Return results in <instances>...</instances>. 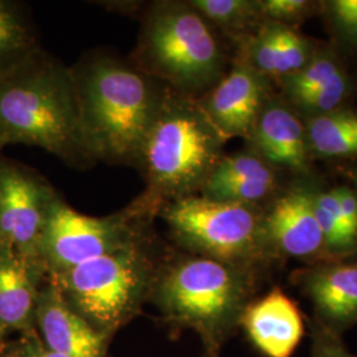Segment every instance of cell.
I'll use <instances>...</instances> for the list:
<instances>
[{
  "instance_id": "1",
  "label": "cell",
  "mask_w": 357,
  "mask_h": 357,
  "mask_svg": "<svg viewBox=\"0 0 357 357\" xmlns=\"http://www.w3.org/2000/svg\"><path fill=\"white\" fill-rule=\"evenodd\" d=\"M8 144L40 147L78 168L98 160L84 128L70 68L43 52L0 79V150Z\"/></svg>"
},
{
  "instance_id": "2",
  "label": "cell",
  "mask_w": 357,
  "mask_h": 357,
  "mask_svg": "<svg viewBox=\"0 0 357 357\" xmlns=\"http://www.w3.org/2000/svg\"><path fill=\"white\" fill-rule=\"evenodd\" d=\"M258 271L202 255L162 261L150 302L174 331L195 332L204 357H220L255 299Z\"/></svg>"
},
{
  "instance_id": "3",
  "label": "cell",
  "mask_w": 357,
  "mask_h": 357,
  "mask_svg": "<svg viewBox=\"0 0 357 357\" xmlns=\"http://www.w3.org/2000/svg\"><path fill=\"white\" fill-rule=\"evenodd\" d=\"M70 70L96 158L135 166L166 86L134 63L105 53L90 54Z\"/></svg>"
},
{
  "instance_id": "4",
  "label": "cell",
  "mask_w": 357,
  "mask_h": 357,
  "mask_svg": "<svg viewBox=\"0 0 357 357\" xmlns=\"http://www.w3.org/2000/svg\"><path fill=\"white\" fill-rule=\"evenodd\" d=\"M225 142L197 98L166 86L135 165L147 183L142 197L159 212L167 203L195 196L222 158Z\"/></svg>"
},
{
  "instance_id": "5",
  "label": "cell",
  "mask_w": 357,
  "mask_h": 357,
  "mask_svg": "<svg viewBox=\"0 0 357 357\" xmlns=\"http://www.w3.org/2000/svg\"><path fill=\"white\" fill-rule=\"evenodd\" d=\"M134 65L167 88L200 98L225 76L227 57L213 26L190 1L153 3L142 22Z\"/></svg>"
},
{
  "instance_id": "6",
  "label": "cell",
  "mask_w": 357,
  "mask_h": 357,
  "mask_svg": "<svg viewBox=\"0 0 357 357\" xmlns=\"http://www.w3.org/2000/svg\"><path fill=\"white\" fill-rule=\"evenodd\" d=\"M160 262L146 236L47 277L69 306L112 340L150 302Z\"/></svg>"
},
{
  "instance_id": "7",
  "label": "cell",
  "mask_w": 357,
  "mask_h": 357,
  "mask_svg": "<svg viewBox=\"0 0 357 357\" xmlns=\"http://www.w3.org/2000/svg\"><path fill=\"white\" fill-rule=\"evenodd\" d=\"M158 215L185 253L255 271L277 259L266 241L264 216L253 206L195 195L167 203Z\"/></svg>"
},
{
  "instance_id": "8",
  "label": "cell",
  "mask_w": 357,
  "mask_h": 357,
  "mask_svg": "<svg viewBox=\"0 0 357 357\" xmlns=\"http://www.w3.org/2000/svg\"><path fill=\"white\" fill-rule=\"evenodd\" d=\"M158 209L139 197L114 215L94 217L75 211L56 195L40 243V262L47 275L109 255L146 237V224Z\"/></svg>"
},
{
  "instance_id": "9",
  "label": "cell",
  "mask_w": 357,
  "mask_h": 357,
  "mask_svg": "<svg viewBox=\"0 0 357 357\" xmlns=\"http://www.w3.org/2000/svg\"><path fill=\"white\" fill-rule=\"evenodd\" d=\"M56 195L35 171L0 160V253L41 264L40 243Z\"/></svg>"
},
{
  "instance_id": "10",
  "label": "cell",
  "mask_w": 357,
  "mask_h": 357,
  "mask_svg": "<svg viewBox=\"0 0 357 357\" xmlns=\"http://www.w3.org/2000/svg\"><path fill=\"white\" fill-rule=\"evenodd\" d=\"M291 283L312 306V319L343 336L357 326V261L331 259L295 270Z\"/></svg>"
},
{
  "instance_id": "11",
  "label": "cell",
  "mask_w": 357,
  "mask_h": 357,
  "mask_svg": "<svg viewBox=\"0 0 357 357\" xmlns=\"http://www.w3.org/2000/svg\"><path fill=\"white\" fill-rule=\"evenodd\" d=\"M268 100V77L241 59L212 89L197 98L209 121L227 141L248 138Z\"/></svg>"
},
{
  "instance_id": "12",
  "label": "cell",
  "mask_w": 357,
  "mask_h": 357,
  "mask_svg": "<svg viewBox=\"0 0 357 357\" xmlns=\"http://www.w3.org/2000/svg\"><path fill=\"white\" fill-rule=\"evenodd\" d=\"M264 229L277 259L293 257L310 261V265L331 261L312 209L310 190H293L280 197L264 216Z\"/></svg>"
},
{
  "instance_id": "13",
  "label": "cell",
  "mask_w": 357,
  "mask_h": 357,
  "mask_svg": "<svg viewBox=\"0 0 357 357\" xmlns=\"http://www.w3.org/2000/svg\"><path fill=\"white\" fill-rule=\"evenodd\" d=\"M240 330L264 357H293L308 335L306 317L281 287L249 303Z\"/></svg>"
},
{
  "instance_id": "14",
  "label": "cell",
  "mask_w": 357,
  "mask_h": 357,
  "mask_svg": "<svg viewBox=\"0 0 357 357\" xmlns=\"http://www.w3.org/2000/svg\"><path fill=\"white\" fill-rule=\"evenodd\" d=\"M35 324L43 344L65 357H109L112 340L66 303L47 277L38 291Z\"/></svg>"
},
{
  "instance_id": "15",
  "label": "cell",
  "mask_w": 357,
  "mask_h": 357,
  "mask_svg": "<svg viewBox=\"0 0 357 357\" xmlns=\"http://www.w3.org/2000/svg\"><path fill=\"white\" fill-rule=\"evenodd\" d=\"M248 139L253 153L268 166L303 171L307 167L308 146L306 128L291 107L278 100L264 105Z\"/></svg>"
},
{
  "instance_id": "16",
  "label": "cell",
  "mask_w": 357,
  "mask_h": 357,
  "mask_svg": "<svg viewBox=\"0 0 357 357\" xmlns=\"http://www.w3.org/2000/svg\"><path fill=\"white\" fill-rule=\"evenodd\" d=\"M47 280L41 264L0 253V328L29 330L35 324L38 291Z\"/></svg>"
},
{
  "instance_id": "17",
  "label": "cell",
  "mask_w": 357,
  "mask_h": 357,
  "mask_svg": "<svg viewBox=\"0 0 357 357\" xmlns=\"http://www.w3.org/2000/svg\"><path fill=\"white\" fill-rule=\"evenodd\" d=\"M41 52L26 8L0 0V79L13 75Z\"/></svg>"
},
{
  "instance_id": "18",
  "label": "cell",
  "mask_w": 357,
  "mask_h": 357,
  "mask_svg": "<svg viewBox=\"0 0 357 357\" xmlns=\"http://www.w3.org/2000/svg\"><path fill=\"white\" fill-rule=\"evenodd\" d=\"M308 151L321 158H357V114L336 109L307 119Z\"/></svg>"
},
{
  "instance_id": "19",
  "label": "cell",
  "mask_w": 357,
  "mask_h": 357,
  "mask_svg": "<svg viewBox=\"0 0 357 357\" xmlns=\"http://www.w3.org/2000/svg\"><path fill=\"white\" fill-rule=\"evenodd\" d=\"M312 209L331 259H347L357 253V241L347 229L335 190L311 191Z\"/></svg>"
},
{
  "instance_id": "20",
  "label": "cell",
  "mask_w": 357,
  "mask_h": 357,
  "mask_svg": "<svg viewBox=\"0 0 357 357\" xmlns=\"http://www.w3.org/2000/svg\"><path fill=\"white\" fill-rule=\"evenodd\" d=\"M190 4L211 26L229 35H241L262 17L255 0H190Z\"/></svg>"
},
{
  "instance_id": "21",
  "label": "cell",
  "mask_w": 357,
  "mask_h": 357,
  "mask_svg": "<svg viewBox=\"0 0 357 357\" xmlns=\"http://www.w3.org/2000/svg\"><path fill=\"white\" fill-rule=\"evenodd\" d=\"M344 69L330 50L315 52L308 64L290 76L282 77V88L289 100L317 89Z\"/></svg>"
},
{
  "instance_id": "22",
  "label": "cell",
  "mask_w": 357,
  "mask_h": 357,
  "mask_svg": "<svg viewBox=\"0 0 357 357\" xmlns=\"http://www.w3.org/2000/svg\"><path fill=\"white\" fill-rule=\"evenodd\" d=\"M243 180H275V175L268 163L253 151L222 155L203 188Z\"/></svg>"
},
{
  "instance_id": "23",
  "label": "cell",
  "mask_w": 357,
  "mask_h": 357,
  "mask_svg": "<svg viewBox=\"0 0 357 357\" xmlns=\"http://www.w3.org/2000/svg\"><path fill=\"white\" fill-rule=\"evenodd\" d=\"M351 90V79L344 70L333 77L328 82L317 89L310 90L305 94L294 97L291 101L294 106L305 112L310 116L326 114L342 107L347 96Z\"/></svg>"
},
{
  "instance_id": "24",
  "label": "cell",
  "mask_w": 357,
  "mask_h": 357,
  "mask_svg": "<svg viewBox=\"0 0 357 357\" xmlns=\"http://www.w3.org/2000/svg\"><path fill=\"white\" fill-rule=\"evenodd\" d=\"M277 41L280 52V78L290 76L305 68L317 52L308 38L294 31L293 28L280 23H277Z\"/></svg>"
},
{
  "instance_id": "25",
  "label": "cell",
  "mask_w": 357,
  "mask_h": 357,
  "mask_svg": "<svg viewBox=\"0 0 357 357\" xmlns=\"http://www.w3.org/2000/svg\"><path fill=\"white\" fill-rule=\"evenodd\" d=\"M326 8L336 38L357 50V0H331Z\"/></svg>"
},
{
  "instance_id": "26",
  "label": "cell",
  "mask_w": 357,
  "mask_h": 357,
  "mask_svg": "<svg viewBox=\"0 0 357 357\" xmlns=\"http://www.w3.org/2000/svg\"><path fill=\"white\" fill-rule=\"evenodd\" d=\"M307 328L311 340V357H357L347 348L343 336L330 331L319 321L308 318Z\"/></svg>"
},
{
  "instance_id": "27",
  "label": "cell",
  "mask_w": 357,
  "mask_h": 357,
  "mask_svg": "<svg viewBox=\"0 0 357 357\" xmlns=\"http://www.w3.org/2000/svg\"><path fill=\"white\" fill-rule=\"evenodd\" d=\"M311 3L307 0H264L259 1L262 17H268V22L284 24L296 22L305 17Z\"/></svg>"
},
{
  "instance_id": "28",
  "label": "cell",
  "mask_w": 357,
  "mask_h": 357,
  "mask_svg": "<svg viewBox=\"0 0 357 357\" xmlns=\"http://www.w3.org/2000/svg\"><path fill=\"white\" fill-rule=\"evenodd\" d=\"M347 229L357 241V192L349 187L333 188Z\"/></svg>"
},
{
  "instance_id": "29",
  "label": "cell",
  "mask_w": 357,
  "mask_h": 357,
  "mask_svg": "<svg viewBox=\"0 0 357 357\" xmlns=\"http://www.w3.org/2000/svg\"><path fill=\"white\" fill-rule=\"evenodd\" d=\"M26 345V348L19 354V357H65L47 348L38 336Z\"/></svg>"
},
{
  "instance_id": "30",
  "label": "cell",
  "mask_w": 357,
  "mask_h": 357,
  "mask_svg": "<svg viewBox=\"0 0 357 357\" xmlns=\"http://www.w3.org/2000/svg\"><path fill=\"white\" fill-rule=\"evenodd\" d=\"M352 180H354V183L357 185V169L352 172Z\"/></svg>"
},
{
  "instance_id": "31",
  "label": "cell",
  "mask_w": 357,
  "mask_h": 357,
  "mask_svg": "<svg viewBox=\"0 0 357 357\" xmlns=\"http://www.w3.org/2000/svg\"><path fill=\"white\" fill-rule=\"evenodd\" d=\"M3 332H4V330H1V328H0V336L3 335Z\"/></svg>"
}]
</instances>
